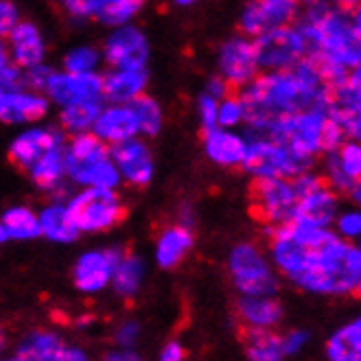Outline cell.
<instances>
[{
	"label": "cell",
	"instance_id": "cell-1",
	"mask_svg": "<svg viewBox=\"0 0 361 361\" xmlns=\"http://www.w3.org/2000/svg\"><path fill=\"white\" fill-rule=\"evenodd\" d=\"M267 239L276 267L295 285L315 293H359L361 254L353 241L305 221L267 226Z\"/></svg>",
	"mask_w": 361,
	"mask_h": 361
},
{
	"label": "cell",
	"instance_id": "cell-2",
	"mask_svg": "<svg viewBox=\"0 0 361 361\" xmlns=\"http://www.w3.org/2000/svg\"><path fill=\"white\" fill-rule=\"evenodd\" d=\"M245 108L250 136H261L267 127L302 110H329L331 86L317 73L315 63L305 57L287 71H267L257 75L239 94Z\"/></svg>",
	"mask_w": 361,
	"mask_h": 361
},
{
	"label": "cell",
	"instance_id": "cell-3",
	"mask_svg": "<svg viewBox=\"0 0 361 361\" xmlns=\"http://www.w3.org/2000/svg\"><path fill=\"white\" fill-rule=\"evenodd\" d=\"M361 18L359 11L331 7L329 3L307 7L295 25L307 42V55L346 71L361 63Z\"/></svg>",
	"mask_w": 361,
	"mask_h": 361
},
{
	"label": "cell",
	"instance_id": "cell-4",
	"mask_svg": "<svg viewBox=\"0 0 361 361\" xmlns=\"http://www.w3.org/2000/svg\"><path fill=\"white\" fill-rule=\"evenodd\" d=\"M63 164H66V178L79 184L81 188L94 186L116 190L123 182L110 156V145H105L92 132L75 134L71 142H66V147H63Z\"/></svg>",
	"mask_w": 361,
	"mask_h": 361
},
{
	"label": "cell",
	"instance_id": "cell-5",
	"mask_svg": "<svg viewBox=\"0 0 361 361\" xmlns=\"http://www.w3.org/2000/svg\"><path fill=\"white\" fill-rule=\"evenodd\" d=\"M326 118H329V110H315V108L302 110L276 121L261 136L276 140L295 156L315 162L317 156L324 154L322 138H324Z\"/></svg>",
	"mask_w": 361,
	"mask_h": 361
},
{
	"label": "cell",
	"instance_id": "cell-6",
	"mask_svg": "<svg viewBox=\"0 0 361 361\" xmlns=\"http://www.w3.org/2000/svg\"><path fill=\"white\" fill-rule=\"evenodd\" d=\"M68 212L79 232H108L125 217V206L112 188L83 186L79 193L68 197Z\"/></svg>",
	"mask_w": 361,
	"mask_h": 361
},
{
	"label": "cell",
	"instance_id": "cell-7",
	"mask_svg": "<svg viewBox=\"0 0 361 361\" xmlns=\"http://www.w3.org/2000/svg\"><path fill=\"white\" fill-rule=\"evenodd\" d=\"M241 166L254 180L257 178H295L309 171L313 162L291 154L283 145H279L267 136H250Z\"/></svg>",
	"mask_w": 361,
	"mask_h": 361
},
{
	"label": "cell",
	"instance_id": "cell-8",
	"mask_svg": "<svg viewBox=\"0 0 361 361\" xmlns=\"http://www.w3.org/2000/svg\"><path fill=\"white\" fill-rule=\"evenodd\" d=\"M230 279L243 295H271L279 289L276 274L259 245L239 243L232 247L230 259Z\"/></svg>",
	"mask_w": 361,
	"mask_h": 361
},
{
	"label": "cell",
	"instance_id": "cell-9",
	"mask_svg": "<svg viewBox=\"0 0 361 361\" xmlns=\"http://www.w3.org/2000/svg\"><path fill=\"white\" fill-rule=\"evenodd\" d=\"M298 190L291 178H257L252 184V212L265 226H283L293 219Z\"/></svg>",
	"mask_w": 361,
	"mask_h": 361
},
{
	"label": "cell",
	"instance_id": "cell-10",
	"mask_svg": "<svg viewBox=\"0 0 361 361\" xmlns=\"http://www.w3.org/2000/svg\"><path fill=\"white\" fill-rule=\"evenodd\" d=\"M291 180L295 184V190H298V204H295V215L291 221L329 228L337 217L339 197L335 190L326 184L322 176L313 173L311 169Z\"/></svg>",
	"mask_w": 361,
	"mask_h": 361
},
{
	"label": "cell",
	"instance_id": "cell-11",
	"mask_svg": "<svg viewBox=\"0 0 361 361\" xmlns=\"http://www.w3.org/2000/svg\"><path fill=\"white\" fill-rule=\"evenodd\" d=\"M254 39L259 71H287L307 57V42L295 25L265 31Z\"/></svg>",
	"mask_w": 361,
	"mask_h": 361
},
{
	"label": "cell",
	"instance_id": "cell-12",
	"mask_svg": "<svg viewBox=\"0 0 361 361\" xmlns=\"http://www.w3.org/2000/svg\"><path fill=\"white\" fill-rule=\"evenodd\" d=\"M101 57L110 68H147L149 39L142 29L134 27L132 23L114 27L103 42Z\"/></svg>",
	"mask_w": 361,
	"mask_h": 361
},
{
	"label": "cell",
	"instance_id": "cell-13",
	"mask_svg": "<svg viewBox=\"0 0 361 361\" xmlns=\"http://www.w3.org/2000/svg\"><path fill=\"white\" fill-rule=\"evenodd\" d=\"M219 77L230 88H243L259 75V61L254 39L247 35H232L226 39L217 55Z\"/></svg>",
	"mask_w": 361,
	"mask_h": 361
},
{
	"label": "cell",
	"instance_id": "cell-14",
	"mask_svg": "<svg viewBox=\"0 0 361 361\" xmlns=\"http://www.w3.org/2000/svg\"><path fill=\"white\" fill-rule=\"evenodd\" d=\"M300 18L298 0H250L241 13V31L247 37H257L265 31L293 25Z\"/></svg>",
	"mask_w": 361,
	"mask_h": 361
},
{
	"label": "cell",
	"instance_id": "cell-15",
	"mask_svg": "<svg viewBox=\"0 0 361 361\" xmlns=\"http://www.w3.org/2000/svg\"><path fill=\"white\" fill-rule=\"evenodd\" d=\"M63 132L55 130V127H29V130L20 132L11 145H9V160L23 169V171H29V169L42 158L55 149H63Z\"/></svg>",
	"mask_w": 361,
	"mask_h": 361
},
{
	"label": "cell",
	"instance_id": "cell-16",
	"mask_svg": "<svg viewBox=\"0 0 361 361\" xmlns=\"http://www.w3.org/2000/svg\"><path fill=\"white\" fill-rule=\"evenodd\" d=\"M44 94L59 108L86 99H103V77L99 73L53 71Z\"/></svg>",
	"mask_w": 361,
	"mask_h": 361
},
{
	"label": "cell",
	"instance_id": "cell-17",
	"mask_svg": "<svg viewBox=\"0 0 361 361\" xmlns=\"http://www.w3.org/2000/svg\"><path fill=\"white\" fill-rule=\"evenodd\" d=\"M110 156L118 169L121 180H125L127 184L142 188L154 180V173H156L154 156L149 152V147H147V142H142L138 136L125 142H118V145H112Z\"/></svg>",
	"mask_w": 361,
	"mask_h": 361
},
{
	"label": "cell",
	"instance_id": "cell-18",
	"mask_svg": "<svg viewBox=\"0 0 361 361\" xmlns=\"http://www.w3.org/2000/svg\"><path fill=\"white\" fill-rule=\"evenodd\" d=\"M51 101L44 92L29 88L0 90V123L5 125H31L49 114Z\"/></svg>",
	"mask_w": 361,
	"mask_h": 361
},
{
	"label": "cell",
	"instance_id": "cell-19",
	"mask_svg": "<svg viewBox=\"0 0 361 361\" xmlns=\"http://www.w3.org/2000/svg\"><path fill=\"white\" fill-rule=\"evenodd\" d=\"M9 57L13 66L20 71L33 68L37 63H44L47 57V39L44 33L39 31L37 25L29 23V20H20V23L11 29V33L5 37Z\"/></svg>",
	"mask_w": 361,
	"mask_h": 361
},
{
	"label": "cell",
	"instance_id": "cell-20",
	"mask_svg": "<svg viewBox=\"0 0 361 361\" xmlns=\"http://www.w3.org/2000/svg\"><path fill=\"white\" fill-rule=\"evenodd\" d=\"M123 250L112 247V250H92L79 257L75 265V287L79 291H99L112 281L114 265L118 263Z\"/></svg>",
	"mask_w": 361,
	"mask_h": 361
},
{
	"label": "cell",
	"instance_id": "cell-21",
	"mask_svg": "<svg viewBox=\"0 0 361 361\" xmlns=\"http://www.w3.org/2000/svg\"><path fill=\"white\" fill-rule=\"evenodd\" d=\"M90 132L97 134L105 145H110V147L140 136L130 103H108V105H103Z\"/></svg>",
	"mask_w": 361,
	"mask_h": 361
},
{
	"label": "cell",
	"instance_id": "cell-22",
	"mask_svg": "<svg viewBox=\"0 0 361 361\" xmlns=\"http://www.w3.org/2000/svg\"><path fill=\"white\" fill-rule=\"evenodd\" d=\"M247 149V138L237 132L228 130V127H212L206 132L204 138V152L210 162H215L217 166L235 169L243 164Z\"/></svg>",
	"mask_w": 361,
	"mask_h": 361
},
{
	"label": "cell",
	"instance_id": "cell-23",
	"mask_svg": "<svg viewBox=\"0 0 361 361\" xmlns=\"http://www.w3.org/2000/svg\"><path fill=\"white\" fill-rule=\"evenodd\" d=\"M103 77V101L108 103H132L140 94H145L147 77L145 68H112Z\"/></svg>",
	"mask_w": 361,
	"mask_h": 361
},
{
	"label": "cell",
	"instance_id": "cell-24",
	"mask_svg": "<svg viewBox=\"0 0 361 361\" xmlns=\"http://www.w3.org/2000/svg\"><path fill=\"white\" fill-rule=\"evenodd\" d=\"M235 324L271 329L283 320V305L269 295H245L232 309Z\"/></svg>",
	"mask_w": 361,
	"mask_h": 361
},
{
	"label": "cell",
	"instance_id": "cell-25",
	"mask_svg": "<svg viewBox=\"0 0 361 361\" xmlns=\"http://www.w3.org/2000/svg\"><path fill=\"white\" fill-rule=\"evenodd\" d=\"M235 326H237V337L250 361H283L285 348H283V337L279 333L261 326H245V324H235Z\"/></svg>",
	"mask_w": 361,
	"mask_h": 361
},
{
	"label": "cell",
	"instance_id": "cell-26",
	"mask_svg": "<svg viewBox=\"0 0 361 361\" xmlns=\"http://www.w3.org/2000/svg\"><path fill=\"white\" fill-rule=\"evenodd\" d=\"M195 237L190 232L188 226L184 224H173L162 230V235L158 237L156 243V261L162 269H173L178 267L186 254L193 250Z\"/></svg>",
	"mask_w": 361,
	"mask_h": 361
},
{
	"label": "cell",
	"instance_id": "cell-27",
	"mask_svg": "<svg viewBox=\"0 0 361 361\" xmlns=\"http://www.w3.org/2000/svg\"><path fill=\"white\" fill-rule=\"evenodd\" d=\"M39 235L55 243H73L81 232L63 202H53L37 215Z\"/></svg>",
	"mask_w": 361,
	"mask_h": 361
},
{
	"label": "cell",
	"instance_id": "cell-28",
	"mask_svg": "<svg viewBox=\"0 0 361 361\" xmlns=\"http://www.w3.org/2000/svg\"><path fill=\"white\" fill-rule=\"evenodd\" d=\"M101 108H103V99H86V101L63 105L61 112H59L61 132H66L71 136L90 132Z\"/></svg>",
	"mask_w": 361,
	"mask_h": 361
},
{
	"label": "cell",
	"instance_id": "cell-29",
	"mask_svg": "<svg viewBox=\"0 0 361 361\" xmlns=\"http://www.w3.org/2000/svg\"><path fill=\"white\" fill-rule=\"evenodd\" d=\"M66 147V145H63ZM31 182L42 190H57L63 186L66 180V164H63V149H55L47 156H42L31 169H29Z\"/></svg>",
	"mask_w": 361,
	"mask_h": 361
},
{
	"label": "cell",
	"instance_id": "cell-30",
	"mask_svg": "<svg viewBox=\"0 0 361 361\" xmlns=\"http://www.w3.org/2000/svg\"><path fill=\"white\" fill-rule=\"evenodd\" d=\"M145 0H94L92 18L99 20L103 27H123L142 11Z\"/></svg>",
	"mask_w": 361,
	"mask_h": 361
},
{
	"label": "cell",
	"instance_id": "cell-31",
	"mask_svg": "<svg viewBox=\"0 0 361 361\" xmlns=\"http://www.w3.org/2000/svg\"><path fill=\"white\" fill-rule=\"evenodd\" d=\"M0 226H3L7 239L29 241V239L42 237L39 235V219H37L35 212L27 206H13V208L5 210L3 219H0Z\"/></svg>",
	"mask_w": 361,
	"mask_h": 361
},
{
	"label": "cell",
	"instance_id": "cell-32",
	"mask_svg": "<svg viewBox=\"0 0 361 361\" xmlns=\"http://www.w3.org/2000/svg\"><path fill=\"white\" fill-rule=\"evenodd\" d=\"M142 271H145V263L140 257L136 254H130L125 252L121 254L118 263L114 265V271H112V285L114 289L121 293V295H132L138 291L140 287V281H142Z\"/></svg>",
	"mask_w": 361,
	"mask_h": 361
},
{
	"label": "cell",
	"instance_id": "cell-33",
	"mask_svg": "<svg viewBox=\"0 0 361 361\" xmlns=\"http://www.w3.org/2000/svg\"><path fill=\"white\" fill-rule=\"evenodd\" d=\"M130 105H132V112H134V118H136V125H138V134H142L145 138L158 136L160 130H162V125H164L162 105L149 94H140Z\"/></svg>",
	"mask_w": 361,
	"mask_h": 361
},
{
	"label": "cell",
	"instance_id": "cell-34",
	"mask_svg": "<svg viewBox=\"0 0 361 361\" xmlns=\"http://www.w3.org/2000/svg\"><path fill=\"white\" fill-rule=\"evenodd\" d=\"M331 361H359L361 355V329L359 322H353L337 331L326 346Z\"/></svg>",
	"mask_w": 361,
	"mask_h": 361
},
{
	"label": "cell",
	"instance_id": "cell-35",
	"mask_svg": "<svg viewBox=\"0 0 361 361\" xmlns=\"http://www.w3.org/2000/svg\"><path fill=\"white\" fill-rule=\"evenodd\" d=\"M63 348L61 339L53 333H33L29 339L20 344L18 359L23 361H53Z\"/></svg>",
	"mask_w": 361,
	"mask_h": 361
},
{
	"label": "cell",
	"instance_id": "cell-36",
	"mask_svg": "<svg viewBox=\"0 0 361 361\" xmlns=\"http://www.w3.org/2000/svg\"><path fill=\"white\" fill-rule=\"evenodd\" d=\"M324 173H326V184L335 190V193H344V195H350L355 197V202H359V195H361V186H359V180L350 178L342 166H339L335 154H326V162H324Z\"/></svg>",
	"mask_w": 361,
	"mask_h": 361
},
{
	"label": "cell",
	"instance_id": "cell-37",
	"mask_svg": "<svg viewBox=\"0 0 361 361\" xmlns=\"http://www.w3.org/2000/svg\"><path fill=\"white\" fill-rule=\"evenodd\" d=\"M101 51L94 47H75L66 53L63 57V71L68 73H97V68L101 66Z\"/></svg>",
	"mask_w": 361,
	"mask_h": 361
},
{
	"label": "cell",
	"instance_id": "cell-38",
	"mask_svg": "<svg viewBox=\"0 0 361 361\" xmlns=\"http://www.w3.org/2000/svg\"><path fill=\"white\" fill-rule=\"evenodd\" d=\"M243 123H245V108H243L241 97L228 94V97L219 99V103H217V127L237 130V127Z\"/></svg>",
	"mask_w": 361,
	"mask_h": 361
},
{
	"label": "cell",
	"instance_id": "cell-39",
	"mask_svg": "<svg viewBox=\"0 0 361 361\" xmlns=\"http://www.w3.org/2000/svg\"><path fill=\"white\" fill-rule=\"evenodd\" d=\"M333 154H335L339 166H342L350 178H355V180L361 178V147H359V140H344Z\"/></svg>",
	"mask_w": 361,
	"mask_h": 361
},
{
	"label": "cell",
	"instance_id": "cell-40",
	"mask_svg": "<svg viewBox=\"0 0 361 361\" xmlns=\"http://www.w3.org/2000/svg\"><path fill=\"white\" fill-rule=\"evenodd\" d=\"M13 88H25L23 71L13 66L7 42L0 39V90H13Z\"/></svg>",
	"mask_w": 361,
	"mask_h": 361
},
{
	"label": "cell",
	"instance_id": "cell-41",
	"mask_svg": "<svg viewBox=\"0 0 361 361\" xmlns=\"http://www.w3.org/2000/svg\"><path fill=\"white\" fill-rule=\"evenodd\" d=\"M51 75H53L51 66H47V63H37L33 68L23 71V86L29 90H35V92H44Z\"/></svg>",
	"mask_w": 361,
	"mask_h": 361
},
{
	"label": "cell",
	"instance_id": "cell-42",
	"mask_svg": "<svg viewBox=\"0 0 361 361\" xmlns=\"http://www.w3.org/2000/svg\"><path fill=\"white\" fill-rule=\"evenodd\" d=\"M335 226H337V235L342 237V239H346V241L357 239L359 232H361V215H359V210L342 212V215L337 217Z\"/></svg>",
	"mask_w": 361,
	"mask_h": 361
},
{
	"label": "cell",
	"instance_id": "cell-43",
	"mask_svg": "<svg viewBox=\"0 0 361 361\" xmlns=\"http://www.w3.org/2000/svg\"><path fill=\"white\" fill-rule=\"evenodd\" d=\"M217 99L210 97V94H202L197 101V116H200V125L202 130L208 132L212 127H217Z\"/></svg>",
	"mask_w": 361,
	"mask_h": 361
},
{
	"label": "cell",
	"instance_id": "cell-44",
	"mask_svg": "<svg viewBox=\"0 0 361 361\" xmlns=\"http://www.w3.org/2000/svg\"><path fill=\"white\" fill-rule=\"evenodd\" d=\"M55 5L73 20H88L94 13V0H55Z\"/></svg>",
	"mask_w": 361,
	"mask_h": 361
},
{
	"label": "cell",
	"instance_id": "cell-45",
	"mask_svg": "<svg viewBox=\"0 0 361 361\" xmlns=\"http://www.w3.org/2000/svg\"><path fill=\"white\" fill-rule=\"evenodd\" d=\"M20 23V11L11 0H0V39H5Z\"/></svg>",
	"mask_w": 361,
	"mask_h": 361
},
{
	"label": "cell",
	"instance_id": "cell-46",
	"mask_svg": "<svg viewBox=\"0 0 361 361\" xmlns=\"http://www.w3.org/2000/svg\"><path fill=\"white\" fill-rule=\"evenodd\" d=\"M230 86L228 83L221 79V77H212L210 81H208V86H206V94H210V97H215L217 101L219 99H224V97H228L230 94Z\"/></svg>",
	"mask_w": 361,
	"mask_h": 361
},
{
	"label": "cell",
	"instance_id": "cell-47",
	"mask_svg": "<svg viewBox=\"0 0 361 361\" xmlns=\"http://www.w3.org/2000/svg\"><path fill=\"white\" fill-rule=\"evenodd\" d=\"M160 361H184V348L178 342L166 344V348L162 350Z\"/></svg>",
	"mask_w": 361,
	"mask_h": 361
},
{
	"label": "cell",
	"instance_id": "cell-48",
	"mask_svg": "<svg viewBox=\"0 0 361 361\" xmlns=\"http://www.w3.org/2000/svg\"><path fill=\"white\" fill-rule=\"evenodd\" d=\"M53 361H86V357H83L79 350H71V348L63 346V348L59 350V355H57Z\"/></svg>",
	"mask_w": 361,
	"mask_h": 361
},
{
	"label": "cell",
	"instance_id": "cell-49",
	"mask_svg": "<svg viewBox=\"0 0 361 361\" xmlns=\"http://www.w3.org/2000/svg\"><path fill=\"white\" fill-rule=\"evenodd\" d=\"M333 3H335V7H339V9H348V11H353V9L359 7V0H333Z\"/></svg>",
	"mask_w": 361,
	"mask_h": 361
},
{
	"label": "cell",
	"instance_id": "cell-50",
	"mask_svg": "<svg viewBox=\"0 0 361 361\" xmlns=\"http://www.w3.org/2000/svg\"><path fill=\"white\" fill-rule=\"evenodd\" d=\"M108 361H138V357H134V355H114Z\"/></svg>",
	"mask_w": 361,
	"mask_h": 361
},
{
	"label": "cell",
	"instance_id": "cell-51",
	"mask_svg": "<svg viewBox=\"0 0 361 361\" xmlns=\"http://www.w3.org/2000/svg\"><path fill=\"white\" fill-rule=\"evenodd\" d=\"M300 5H305V7H313V5H322V3H326V0H298Z\"/></svg>",
	"mask_w": 361,
	"mask_h": 361
},
{
	"label": "cell",
	"instance_id": "cell-52",
	"mask_svg": "<svg viewBox=\"0 0 361 361\" xmlns=\"http://www.w3.org/2000/svg\"><path fill=\"white\" fill-rule=\"evenodd\" d=\"M197 0H176V5L178 7H190V5H195Z\"/></svg>",
	"mask_w": 361,
	"mask_h": 361
},
{
	"label": "cell",
	"instance_id": "cell-53",
	"mask_svg": "<svg viewBox=\"0 0 361 361\" xmlns=\"http://www.w3.org/2000/svg\"><path fill=\"white\" fill-rule=\"evenodd\" d=\"M7 346V337H5V333H3V329H0V350H3Z\"/></svg>",
	"mask_w": 361,
	"mask_h": 361
},
{
	"label": "cell",
	"instance_id": "cell-54",
	"mask_svg": "<svg viewBox=\"0 0 361 361\" xmlns=\"http://www.w3.org/2000/svg\"><path fill=\"white\" fill-rule=\"evenodd\" d=\"M7 241V235H5V230H3V226H0V243H5Z\"/></svg>",
	"mask_w": 361,
	"mask_h": 361
},
{
	"label": "cell",
	"instance_id": "cell-55",
	"mask_svg": "<svg viewBox=\"0 0 361 361\" xmlns=\"http://www.w3.org/2000/svg\"><path fill=\"white\" fill-rule=\"evenodd\" d=\"M11 361H23V359H11Z\"/></svg>",
	"mask_w": 361,
	"mask_h": 361
}]
</instances>
